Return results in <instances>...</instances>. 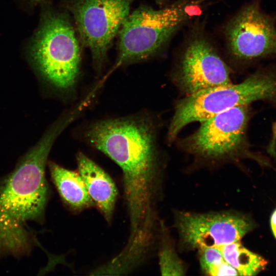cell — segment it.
<instances>
[{"label":"cell","instance_id":"1","mask_svg":"<svg viewBox=\"0 0 276 276\" xmlns=\"http://www.w3.org/2000/svg\"><path fill=\"white\" fill-rule=\"evenodd\" d=\"M156 129L151 117L138 114L98 121L84 132L86 141L122 170L133 234L146 232L154 223L159 170Z\"/></svg>","mask_w":276,"mask_h":276},{"label":"cell","instance_id":"2","mask_svg":"<svg viewBox=\"0 0 276 276\" xmlns=\"http://www.w3.org/2000/svg\"><path fill=\"white\" fill-rule=\"evenodd\" d=\"M64 129L62 124L55 122L1 184V251L16 254L29 247L30 235L25 225L44 214L48 195L45 164Z\"/></svg>","mask_w":276,"mask_h":276},{"label":"cell","instance_id":"3","mask_svg":"<svg viewBox=\"0 0 276 276\" xmlns=\"http://www.w3.org/2000/svg\"><path fill=\"white\" fill-rule=\"evenodd\" d=\"M259 101L276 107V67L272 65L262 67L239 83L209 88L178 101L168 128V141L172 143L190 123Z\"/></svg>","mask_w":276,"mask_h":276},{"label":"cell","instance_id":"4","mask_svg":"<svg viewBox=\"0 0 276 276\" xmlns=\"http://www.w3.org/2000/svg\"><path fill=\"white\" fill-rule=\"evenodd\" d=\"M252 116L249 105L235 107L201 122L192 133L181 139V149L194 157L212 161L254 159L267 165V159L252 151L247 130Z\"/></svg>","mask_w":276,"mask_h":276},{"label":"cell","instance_id":"5","mask_svg":"<svg viewBox=\"0 0 276 276\" xmlns=\"http://www.w3.org/2000/svg\"><path fill=\"white\" fill-rule=\"evenodd\" d=\"M32 47L34 61L45 80L61 91L73 89L79 75L80 52L68 20L61 15L47 16Z\"/></svg>","mask_w":276,"mask_h":276},{"label":"cell","instance_id":"6","mask_svg":"<svg viewBox=\"0 0 276 276\" xmlns=\"http://www.w3.org/2000/svg\"><path fill=\"white\" fill-rule=\"evenodd\" d=\"M187 5L159 9L142 7L129 13L118 34L117 64L140 61L155 54L188 19Z\"/></svg>","mask_w":276,"mask_h":276},{"label":"cell","instance_id":"7","mask_svg":"<svg viewBox=\"0 0 276 276\" xmlns=\"http://www.w3.org/2000/svg\"><path fill=\"white\" fill-rule=\"evenodd\" d=\"M226 35L232 54L241 62L276 58V13L266 12L261 0L243 7L229 23Z\"/></svg>","mask_w":276,"mask_h":276},{"label":"cell","instance_id":"8","mask_svg":"<svg viewBox=\"0 0 276 276\" xmlns=\"http://www.w3.org/2000/svg\"><path fill=\"white\" fill-rule=\"evenodd\" d=\"M133 0H77L73 12L80 36L98 64L130 13Z\"/></svg>","mask_w":276,"mask_h":276},{"label":"cell","instance_id":"9","mask_svg":"<svg viewBox=\"0 0 276 276\" xmlns=\"http://www.w3.org/2000/svg\"><path fill=\"white\" fill-rule=\"evenodd\" d=\"M176 226L182 243L199 250L240 241L253 225L245 216L232 211L179 212L176 215Z\"/></svg>","mask_w":276,"mask_h":276},{"label":"cell","instance_id":"10","mask_svg":"<svg viewBox=\"0 0 276 276\" xmlns=\"http://www.w3.org/2000/svg\"><path fill=\"white\" fill-rule=\"evenodd\" d=\"M175 80L186 96L232 83L227 65L201 38L193 40L186 48Z\"/></svg>","mask_w":276,"mask_h":276},{"label":"cell","instance_id":"11","mask_svg":"<svg viewBox=\"0 0 276 276\" xmlns=\"http://www.w3.org/2000/svg\"><path fill=\"white\" fill-rule=\"evenodd\" d=\"M77 162L78 172L95 205L110 222L118 195L114 183L103 169L83 153L78 154Z\"/></svg>","mask_w":276,"mask_h":276},{"label":"cell","instance_id":"12","mask_svg":"<svg viewBox=\"0 0 276 276\" xmlns=\"http://www.w3.org/2000/svg\"><path fill=\"white\" fill-rule=\"evenodd\" d=\"M50 171L59 195L63 201L74 210L95 205L79 173L51 163Z\"/></svg>","mask_w":276,"mask_h":276},{"label":"cell","instance_id":"13","mask_svg":"<svg viewBox=\"0 0 276 276\" xmlns=\"http://www.w3.org/2000/svg\"><path fill=\"white\" fill-rule=\"evenodd\" d=\"M217 247L224 260L238 272V275H255L263 270L267 261L237 241Z\"/></svg>","mask_w":276,"mask_h":276},{"label":"cell","instance_id":"14","mask_svg":"<svg viewBox=\"0 0 276 276\" xmlns=\"http://www.w3.org/2000/svg\"><path fill=\"white\" fill-rule=\"evenodd\" d=\"M198 250L199 260L202 272L209 275H237V270L224 259L215 247H206Z\"/></svg>","mask_w":276,"mask_h":276},{"label":"cell","instance_id":"15","mask_svg":"<svg viewBox=\"0 0 276 276\" xmlns=\"http://www.w3.org/2000/svg\"><path fill=\"white\" fill-rule=\"evenodd\" d=\"M159 252L160 271L163 275H183L186 270L169 240L163 237Z\"/></svg>","mask_w":276,"mask_h":276},{"label":"cell","instance_id":"16","mask_svg":"<svg viewBox=\"0 0 276 276\" xmlns=\"http://www.w3.org/2000/svg\"><path fill=\"white\" fill-rule=\"evenodd\" d=\"M270 224L272 232L276 238V210L273 212L271 215Z\"/></svg>","mask_w":276,"mask_h":276},{"label":"cell","instance_id":"17","mask_svg":"<svg viewBox=\"0 0 276 276\" xmlns=\"http://www.w3.org/2000/svg\"><path fill=\"white\" fill-rule=\"evenodd\" d=\"M156 2L159 4H162L165 0H155Z\"/></svg>","mask_w":276,"mask_h":276},{"label":"cell","instance_id":"18","mask_svg":"<svg viewBox=\"0 0 276 276\" xmlns=\"http://www.w3.org/2000/svg\"><path fill=\"white\" fill-rule=\"evenodd\" d=\"M34 1H36V2H38V1H40L41 0H34Z\"/></svg>","mask_w":276,"mask_h":276}]
</instances>
